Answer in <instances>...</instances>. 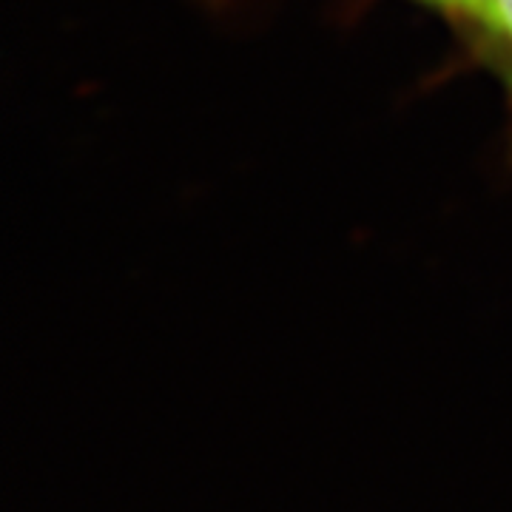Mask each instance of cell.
<instances>
[{"label":"cell","mask_w":512,"mask_h":512,"mask_svg":"<svg viewBox=\"0 0 512 512\" xmlns=\"http://www.w3.org/2000/svg\"><path fill=\"white\" fill-rule=\"evenodd\" d=\"M467 15L481 23L484 35L493 40L512 66V0H476Z\"/></svg>","instance_id":"cell-1"},{"label":"cell","mask_w":512,"mask_h":512,"mask_svg":"<svg viewBox=\"0 0 512 512\" xmlns=\"http://www.w3.org/2000/svg\"><path fill=\"white\" fill-rule=\"evenodd\" d=\"M430 3H439V6H447V9H458V12H470L476 0H430Z\"/></svg>","instance_id":"cell-2"}]
</instances>
